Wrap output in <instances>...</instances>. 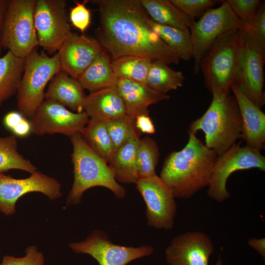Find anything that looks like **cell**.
I'll return each instance as SVG.
<instances>
[{
	"label": "cell",
	"instance_id": "obj_20",
	"mask_svg": "<svg viewBox=\"0 0 265 265\" xmlns=\"http://www.w3.org/2000/svg\"><path fill=\"white\" fill-rule=\"evenodd\" d=\"M83 110L90 119L105 123L127 115L116 86L90 93L86 96Z\"/></svg>",
	"mask_w": 265,
	"mask_h": 265
},
{
	"label": "cell",
	"instance_id": "obj_43",
	"mask_svg": "<svg viewBox=\"0 0 265 265\" xmlns=\"http://www.w3.org/2000/svg\"></svg>",
	"mask_w": 265,
	"mask_h": 265
},
{
	"label": "cell",
	"instance_id": "obj_14",
	"mask_svg": "<svg viewBox=\"0 0 265 265\" xmlns=\"http://www.w3.org/2000/svg\"><path fill=\"white\" fill-rule=\"evenodd\" d=\"M25 179H15L0 173V211L6 215L15 212L17 200L24 195L38 192L51 200L62 195L61 185L55 179L36 171Z\"/></svg>",
	"mask_w": 265,
	"mask_h": 265
},
{
	"label": "cell",
	"instance_id": "obj_3",
	"mask_svg": "<svg viewBox=\"0 0 265 265\" xmlns=\"http://www.w3.org/2000/svg\"><path fill=\"white\" fill-rule=\"evenodd\" d=\"M215 92L204 114L189 125L187 132L205 134V145L218 156L227 151L241 138L242 123L240 110L233 94Z\"/></svg>",
	"mask_w": 265,
	"mask_h": 265
},
{
	"label": "cell",
	"instance_id": "obj_22",
	"mask_svg": "<svg viewBox=\"0 0 265 265\" xmlns=\"http://www.w3.org/2000/svg\"><path fill=\"white\" fill-rule=\"evenodd\" d=\"M142 133L137 130L123 145L114 151L107 164L116 181L135 184L138 177L136 167V150Z\"/></svg>",
	"mask_w": 265,
	"mask_h": 265
},
{
	"label": "cell",
	"instance_id": "obj_32",
	"mask_svg": "<svg viewBox=\"0 0 265 265\" xmlns=\"http://www.w3.org/2000/svg\"><path fill=\"white\" fill-rule=\"evenodd\" d=\"M105 125L110 138L113 152L123 145L138 129L135 119L127 115L109 121Z\"/></svg>",
	"mask_w": 265,
	"mask_h": 265
},
{
	"label": "cell",
	"instance_id": "obj_33",
	"mask_svg": "<svg viewBox=\"0 0 265 265\" xmlns=\"http://www.w3.org/2000/svg\"><path fill=\"white\" fill-rule=\"evenodd\" d=\"M245 38L250 40L265 54V2L261 3L254 17L248 23L242 24Z\"/></svg>",
	"mask_w": 265,
	"mask_h": 265
},
{
	"label": "cell",
	"instance_id": "obj_34",
	"mask_svg": "<svg viewBox=\"0 0 265 265\" xmlns=\"http://www.w3.org/2000/svg\"><path fill=\"white\" fill-rule=\"evenodd\" d=\"M180 11L191 19L200 18L209 9L220 2L215 0H170Z\"/></svg>",
	"mask_w": 265,
	"mask_h": 265
},
{
	"label": "cell",
	"instance_id": "obj_35",
	"mask_svg": "<svg viewBox=\"0 0 265 265\" xmlns=\"http://www.w3.org/2000/svg\"><path fill=\"white\" fill-rule=\"evenodd\" d=\"M3 123L16 137H26L31 132L29 121L18 111L7 113L3 117Z\"/></svg>",
	"mask_w": 265,
	"mask_h": 265
},
{
	"label": "cell",
	"instance_id": "obj_6",
	"mask_svg": "<svg viewBox=\"0 0 265 265\" xmlns=\"http://www.w3.org/2000/svg\"><path fill=\"white\" fill-rule=\"evenodd\" d=\"M24 71L17 93L18 111L30 119L45 100L44 90L53 76L61 71L58 53L49 56L33 50L26 58Z\"/></svg>",
	"mask_w": 265,
	"mask_h": 265
},
{
	"label": "cell",
	"instance_id": "obj_18",
	"mask_svg": "<svg viewBox=\"0 0 265 265\" xmlns=\"http://www.w3.org/2000/svg\"><path fill=\"white\" fill-rule=\"evenodd\" d=\"M231 91L237 101L242 119L241 138L246 146L261 151L265 144V114L241 91L236 82Z\"/></svg>",
	"mask_w": 265,
	"mask_h": 265
},
{
	"label": "cell",
	"instance_id": "obj_24",
	"mask_svg": "<svg viewBox=\"0 0 265 265\" xmlns=\"http://www.w3.org/2000/svg\"><path fill=\"white\" fill-rule=\"evenodd\" d=\"M149 18L163 25L179 29L190 28L195 22L169 0H140Z\"/></svg>",
	"mask_w": 265,
	"mask_h": 265
},
{
	"label": "cell",
	"instance_id": "obj_1",
	"mask_svg": "<svg viewBox=\"0 0 265 265\" xmlns=\"http://www.w3.org/2000/svg\"><path fill=\"white\" fill-rule=\"evenodd\" d=\"M99 23L96 39L112 59L136 55L178 64L180 58L153 30L140 0H95Z\"/></svg>",
	"mask_w": 265,
	"mask_h": 265
},
{
	"label": "cell",
	"instance_id": "obj_40",
	"mask_svg": "<svg viewBox=\"0 0 265 265\" xmlns=\"http://www.w3.org/2000/svg\"><path fill=\"white\" fill-rule=\"evenodd\" d=\"M248 244L255 249L265 260V238H250L247 241Z\"/></svg>",
	"mask_w": 265,
	"mask_h": 265
},
{
	"label": "cell",
	"instance_id": "obj_9",
	"mask_svg": "<svg viewBox=\"0 0 265 265\" xmlns=\"http://www.w3.org/2000/svg\"><path fill=\"white\" fill-rule=\"evenodd\" d=\"M241 143V141L235 144L218 156L215 163L207 194L216 201L221 202L231 197L226 184L233 172L251 168L265 171V157L260 151L240 146Z\"/></svg>",
	"mask_w": 265,
	"mask_h": 265
},
{
	"label": "cell",
	"instance_id": "obj_36",
	"mask_svg": "<svg viewBox=\"0 0 265 265\" xmlns=\"http://www.w3.org/2000/svg\"><path fill=\"white\" fill-rule=\"evenodd\" d=\"M231 9L242 24L250 21L261 3L260 0H226Z\"/></svg>",
	"mask_w": 265,
	"mask_h": 265
},
{
	"label": "cell",
	"instance_id": "obj_31",
	"mask_svg": "<svg viewBox=\"0 0 265 265\" xmlns=\"http://www.w3.org/2000/svg\"><path fill=\"white\" fill-rule=\"evenodd\" d=\"M136 167L139 178L156 175L159 153L156 141L150 137L140 139L136 150Z\"/></svg>",
	"mask_w": 265,
	"mask_h": 265
},
{
	"label": "cell",
	"instance_id": "obj_26",
	"mask_svg": "<svg viewBox=\"0 0 265 265\" xmlns=\"http://www.w3.org/2000/svg\"><path fill=\"white\" fill-rule=\"evenodd\" d=\"M185 78L181 71H175L160 61H152L146 77V84L152 89L166 94L183 85Z\"/></svg>",
	"mask_w": 265,
	"mask_h": 265
},
{
	"label": "cell",
	"instance_id": "obj_25",
	"mask_svg": "<svg viewBox=\"0 0 265 265\" xmlns=\"http://www.w3.org/2000/svg\"><path fill=\"white\" fill-rule=\"evenodd\" d=\"M26 60L10 51L0 57V107L17 93L24 71Z\"/></svg>",
	"mask_w": 265,
	"mask_h": 265
},
{
	"label": "cell",
	"instance_id": "obj_41",
	"mask_svg": "<svg viewBox=\"0 0 265 265\" xmlns=\"http://www.w3.org/2000/svg\"><path fill=\"white\" fill-rule=\"evenodd\" d=\"M8 4V0H0V50L1 46V37L4 18Z\"/></svg>",
	"mask_w": 265,
	"mask_h": 265
},
{
	"label": "cell",
	"instance_id": "obj_27",
	"mask_svg": "<svg viewBox=\"0 0 265 265\" xmlns=\"http://www.w3.org/2000/svg\"><path fill=\"white\" fill-rule=\"evenodd\" d=\"M148 23L160 39L178 53L181 59L188 61L192 58L191 34L189 28L179 29L159 24L152 21L149 17Z\"/></svg>",
	"mask_w": 265,
	"mask_h": 265
},
{
	"label": "cell",
	"instance_id": "obj_5",
	"mask_svg": "<svg viewBox=\"0 0 265 265\" xmlns=\"http://www.w3.org/2000/svg\"><path fill=\"white\" fill-rule=\"evenodd\" d=\"M241 29L216 40L202 56L200 69L204 85L212 94L231 91L236 82L244 45Z\"/></svg>",
	"mask_w": 265,
	"mask_h": 265
},
{
	"label": "cell",
	"instance_id": "obj_30",
	"mask_svg": "<svg viewBox=\"0 0 265 265\" xmlns=\"http://www.w3.org/2000/svg\"><path fill=\"white\" fill-rule=\"evenodd\" d=\"M152 61L148 58L124 55L111 60V65L116 76L146 84L148 71Z\"/></svg>",
	"mask_w": 265,
	"mask_h": 265
},
{
	"label": "cell",
	"instance_id": "obj_11",
	"mask_svg": "<svg viewBox=\"0 0 265 265\" xmlns=\"http://www.w3.org/2000/svg\"><path fill=\"white\" fill-rule=\"evenodd\" d=\"M135 184L146 205L148 225L158 229H172L177 206L169 187L157 175L139 178Z\"/></svg>",
	"mask_w": 265,
	"mask_h": 265
},
{
	"label": "cell",
	"instance_id": "obj_21",
	"mask_svg": "<svg viewBox=\"0 0 265 265\" xmlns=\"http://www.w3.org/2000/svg\"><path fill=\"white\" fill-rule=\"evenodd\" d=\"M78 80L60 71L50 80L45 100L57 101L74 111L80 113L86 96Z\"/></svg>",
	"mask_w": 265,
	"mask_h": 265
},
{
	"label": "cell",
	"instance_id": "obj_17",
	"mask_svg": "<svg viewBox=\"0 0 265 265\" xmlns=\"http://www.w3.org/2000/svg\"><path fill=\"white\" fill-rule=\"evenodd\" d=\"M104 51L95 38L71 32L57 52L61 70L78 80L95 57Z\"/></svg>",
	"mask_w": 265,
	"mask_h": 265
},
{
	"label": "cell",
	"instance_id": "obj_15",
	"mask_svg": "<svg viewBox=\"0 0 265 265\" xmlns=\"http://www.w3.org/2000/svg\"><path fill=\"white\" fill-rule=\"evenodd\" d=\"M236 83L243 94L261 109L265 104L264 65L265 54L244 37Z\"/></svg>",
	"mask_w": 265,
	"mask_h": 265
},
{
	"label": "cell",
	"instance_id": "obj_4",
	"mask_svg": "<svg viewBox=\"0 0 265 265\" xmlns=\"http://www.w3.org/2000/svg\"><path fill=\"white\" fill-rule=\"evenodd\" d=\"M70 139L74 182L66 199V206L79 204L83 192L95 186L106 187L117 199H123L126 189L116 181L107 163L88 146L80 133L75 134Z\"/></svg>",
	"mask_w": 265,
	"mask_h": 265
},
{
	"label": "cell",
	"instance_id": "obj_16",
	"mask_svg": "<svg viewBox=\"0 0 265 265\" xmlns=\"http://www.w3.org/2000/svg\"><path fill=\"white\" fill-rule=\"evenodd\" d=\"M214 249L210 237L202 232L191 231L174 238L165 250L169 265H208Z\"/></svg>",
	"mask_w": 265,
	"mask_h": 265
},
{
	"label": "cell",
	"instance_id": "obj_23",
	"mask_svg": "<svg viewBox=\"0 0 265 265\" xmlns=\"http://www.w3.org/2000/svg\"><path fill=\"white\" fill-rule=\"evenodd\" d=\"M118 80L110 57L105 50L95 57L78 79L82 88L90 93L116 86Z\"/></svg>",
	"mask_w": 265,
	"mask_h": 265
},
{
	"label": "cell",
	"instance_id": "obj_2",
	"mask_svg": "<svg viewBox=\"0 0 265 265\" xmlns=\"http://www.w3.org/2000/svg\"><path fill=\"white\" fill-rule=\"evenodd\" d=\"M188 133L186 145L180 151L169 154L160 173L159 177L177 198H189L209 186L218 157L206 147L196 133Z\"/></svg>",
	"mask_w": 265,
	"mask_h": 265
},
{
	"label": "cell",
	"instance_id": "obj_8",
	"mask_svg": "<svg viewBox=\"0 0 265 265\" xmlns=\"http://www.w3.org/2000/svg\"><path fill=\"white\" fill-rule=\"evenodd\" d=\"M242 23L233 12L226 0L221 5L207 10L190 28L193 73L200 71L201 58L217 39L242 28Z\"/></svg>",
	"mask_w": 265,
	"mask_h": 265
},
{
	"label": "cell",
	"instance_id": "obj_7",
	"mask_svg": "<svg viewBox=\"0 0 265 265\" xmlns=\"http://www.w3.org/2000/svg\"><path fill=\"white\" fill-rule=\"evenodd\" d=\"M36 0H8L1 32V48L26 58L39 46L34 25Z\"/></svg>",
	"mask_w": 265,
	"mask_h": 265
},
{
	"label": "cell",
	"instance_id": "obj_38",
	"mask_svg": "<svg viewBox=\"0 0 265 265\" xmlns=\"http://www.w3.org/2000/svg\"><path fill=\"white\" fill-rule=\"evenodd\" d=\"M83 3L76 1V5L70 9V20L74 26L83 33L90 24V12Z\"/></svg>",
	"mask_w": 265,
	"mask_h": 265
},
{
	"label": "cell",
	"instance_id": "obj_39",
	"mask_svg": "<svg viewBox=\"0 0 265 265\" xmlns=\"http://www.w3.org/2000/svg\"><path fill=\"white\" fill-rule=\"evenodd\" d=\"M136 128L141 132L153 134L155 132V128L149 115H140L135 119Z\"/></svg>",
	"mask_w": 265,
	"mask_h": 265
},
{
	"label": "cell",
	"instance_id": "obj_29",
	"mask_svg": "<svg viewBox=\"0 0 265 265\" xmlns=\"http://www.w3.org/2000/svg\"><path fill=\"white\" fill-rule=\"evenodd\" d=\"M17 137L12 134L0 137V173L11 169L23 170L31 174L37 168L18 151Z\"/></svg>",
	"mask_w": 265,
	"mask_h": 265
},
{
	"label": "cell",
	"instance_id": "obj_13",
	"mask_svg": "<svg viewBox=\"0 0 265 265\" xmlns=\"http://www.w3.org/2000/svg\"><path fill=\"white\" fill-rule=\"evenodd\" d=\"M29 120L35 135L61 133L70 137L80 133L89 119L84 111L74 113L57 101L44 100Z\"/></svg>",
	"mask_w": 265,
	"mask_h": 265
},
{
	"label": "cell",
	"instance_id": "obj_12",
	"mask_svg": "<svg viewBox=\"0 0 265 265\" xmlns=\"http://www.w3.org/2000/svg\"><path fill=\"white\" fill-rule=\"evenodd\" d=\"M69 245L74 252L88 254L100 265H126L154 252L153 247L150 245L134 247L115 244L105 231L98 229L92 231L84 240Z\"/></svg>",
	"mask_w": 265,
	"mask_h": 265
},
{
	"label": "cell",
	"instance_id": "obj_10",
	"mask_svg": "<svg viewBox=\"0 0 265 265\" xmlns=\"http://www.w3.org/2000/svg\"><path fill=\"white\" fill-rule=\"evenodd\" d=\"M66 6L65 0H36L34 22L39 46L51 55L72 32Z\"/></svg>",
	"mask_w": 265,
	"mask_h": 265
},
{
	"label": "cell",
	"instance_id": "obj_28",
	"mask_svg": "<svg viewBox=\"0 0 265 265\" xmlns=\"http://www.w3.org/2000/svg\"><path fill=\"white\" fill-rule=\"evenodd\" d=\"M80 133L88 146L108 163L113 150L105 123L89 119Z\"/></svg>",
	"mask_w": 265,
	"mask_h": 265
},
{
	"label": "cell",
	"instance_id": "obj_19",
	"mask_svg": "<svg viewBox=\"0 0 265 265\" xmlns=\"http://www.w3.org/2000/svg\"><path fill=\"white\" fill-rule=\"evenodd\" d=\"M116 86L127 115L134 119L140 115H149V106L170 98L169 95L154 90L146 84L124 78L118 79Z\"/></svg>",
	"mask_w": 265,
	"mask_h": 265
},
{
	"label": "cell",
	"instance_id": "obj_42",
	"mask_svg": "<svg viewBox=\"0 0 265 265\" xmlns=\"http://www.w3.org/2000/svg\"><path fill=\"white\" fill-rule=\"evenodd\" d=\"M222 260L220 258V257H219L215 265H222Z\"/></svg>",
	"mask_w": 265,
	"mask_h": 265
},
{
	"label": "cell",
	"instance_id": "obj_37",
	"mask_svg": "<svg viewBox=\"0 0 265 265\" xmlns=\"http://www.w3.org/2000/svg\"><path fill=\"white\" fill-rule=\"evenodd\" d=\"M0 265H44V257L36 246L32 245L26 247L23 257L4 256Z\"/></svg>",
	"mask_w": 265,
	"mask_h": 265
}]
</instances>
